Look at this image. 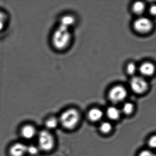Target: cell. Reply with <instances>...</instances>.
I'll return each mask as SVG.
<instances>
[{"instance_id": "cell-5", "label": "cell", "mask_w": 156, "mask_h": 156, "mask_svg": "<svg viewBox=\"0 0 156 156\" xmlns=\"http://www.w3.org/2000/svg\"><path fill=\"white\" fill-rule=\"evenodd\" d=\"M77 16L72 13H66L59 16L57 25L73 30L78 23Z\"/></svg>"}, {"instance_id": "cell-11", "label": "cell", "mask_w": 156, "mask_h": 156, "mask_svg": "<svg viewBox=\"0 0 156 156\" xmlns=\"http://www.w3.org/2000/svg\"><path fill=\"white\" fill-rule=\"evenodd\" d=\"M103 116V112L98 108H93L88 112V118L90 122H96L101 120Z\"/></svg>"}, {"instance_id": "cell-10", "label": "cell", "mask_w": 156, "mask_h": 156, "mask_svg": "<svg viewBox=\"0 0 156 156\" xmlns=\"http://www.w3.org/2000/svg\"><path fill=\"white\" fill-rule=\"evenodd\" d=\"M139 71L143 76L150 77L154 75L155 71V67L153 63L145 62L139 67Z\"/></svg>"}, {"instance_id": "cell-8", "label": "cell", "mask_w": 156, "mask_h": 156, "mask_svg": "<svg viewBox=\"0 0 156 156\" xmlns=\"http://www.w3.org/2000/svg\"><path fill=\"white\" fill-rule=\"evenodd\" d=\"M27 146L22 143L13 144L9 149L11 156H24L27 154Z\"/></svg>"}, {"instance_id": "cell-3", "label": "cell", "mask_w": 156, "mask_h": 156, "mask_svg": "<svg viewBox=\"0 0 156 156\" xmlns=\"http://www.w3.org/2000/svg\"><path fill=\"white\" fill-rule=\"evenodd\" d=\"M38 147L40 150L48 152L53 149L55 145L54 136L47 130L40 131L37 135Z\"/></svg>"}, {"instance_id": "cell-22", "label": "cell", "mask_w": 156, "mask_h": 156, "mask_svg": "<svg viewBox=\"0 0 156 156\" xmlns=\"http://www.w3.org/2000/svg\"><path fill=\"white\" fill-rule=\"evenodd\" d=\"M149 13L152 16H156V5H151L149 8Z\"/></svg>"}, {"instance_id": "cell-6", "label": "cell", "mask_w": 156, "mask_h": 156, "mask_svg": "<svg viewBox=\"0 0 156 156\" xmlns=\"http://www.w3.org/2000/svg\"><path fill=\"white\" fill-rule=\"evenodd\" d=\"M130 86L132 90L138 94H143L147 91L148 84L143 77L135 76L130 82Z\"/></svg>"}, {"instance_id": "cell-13", "label": "cell", "mask_w": 156, "mask_h": 156, "mask_svg": "<svg viewBox=\"0 0 156 156\" xmlns=\"http://www.w3.org/2000/svg\"><path fill=\"white\" fill-rule=\"evenodd\" d=\"M59 122V120L55 117H50L46 120L45 122V125L48 130H53L57 127Z\"/></svg>"}, {"instance_id": "cell-20", "label": "cell", "mask_w": 156, "mask_h": 156, "mask_svg": "<svg viewBox=\"0 0 156 156\" xmlns=\"http://www.w3.org/2000/svg\"><path fill=\"white\" fill-rule=\"evenodd\" d=\"M137 156H156V154L150 149H144L139 152Z\"/></svg>"}, {"instance_id": "cell-1", "label": "cell", "mask_w": 156, "mask_h": 156, "mask_svg": "<svg viewBox=\"0 0 156 156\" xmlns=\"http://www.w3.org/2000/svg\"><path fill=\"white\" fill-rule=\"evenodd\" d=\"M74 39L73 30L57 25L50 36V44L55 51L64 52L68 49Z\"/></svg>"}, {"instance_id": "cell-17", "label": "cell", "mask_w": 156, "mask_h": 156, "mask_svg": "<svg viewBox=\"0 0 156 156\" xmlns=\"http://www.w3.org/2000/svg\"><path fill=\"white\" fill-rule=\"evenodd\" d=\"M39 147L34 145H30L27 146V154H28L31 156L37 155L39 153Z\"/></svg>"}, {"instance_id": "cell-19", "label": "cell", "mask_w": 156, "mask_h": 156, "mask_svg": "<svg viewBox=\"0 0 156 156\" xmlns=\"http://www.w3.org/2000/svg\"><path fill=\"white\" fill-rule=\"evenodd\" d=\"M126 72L129 75H134L136 71V66L134 63H133V62L129 63L126 66Z\"/></svg>"}, {"instance_id": "cell-4", "label": "cell", "mask_w": 156, "mask_h": 156, "mask_svg": "<svg viewBox=\"0 0 156 156\" xmlns=\"http://www.w3.org/2000/svg\"><path fill=\"white\" fill-rule=\"evenodd\" d=\"M127 96L126 89L121 85L112 86L107 92L108 99L114 104H118L122 102L126 99Z\"/></svg>"}, {"instance_id": "cell-2", "label": "cell", "mask_w": 156, "mask_h": 156, "mask_svg": "<svg viewBox=\"0 0 156 156\" xmlns=\"http://www.w3.org/2000/svg\"><path fill=\"white\" fill-rule=\"evenodd\" d=\"M80 119V116L79 111L74 108H69L62 113L59 122L65 129L72 130L76 127Z\"/></svg>"}, {"instance_id": "cell-7", "label": "cell", "mask_w": 156, "mask_h": 156, "mask_svg": "<svg viewBox=\"0 0 156 156\" xmlns=\"http://www.w3.org/2000/svg\"><path fill=\"white\" fill-rule=\"evenodd\" d=\"M135 30L140 34H146L150 32L153 27L151 20L145 17H140L134 22L133 24Z\"/></svg>"}, {"instance_id": "cell-9", "label": "cell", "mask_w": 156, "mask_h": 156, "mask_svg": "<svg viewBox=\"0 0 156 156\" xmlns=\"http://www.w3.org/2000/svg\"><path fill=\"white\" fill-rule=\"evenodd\" d=\"M22 136L26 140H31L35 136L37 131L34 126L27 124L23 126L21 130Z\"/></svg>"}, {"instance_id": "cell-18", "label": "cell", "mask_w": 156, "mask_h": 156, "mask_svg": "<svg viewBox=\"0 0 156 156\" xmlns=\"http://www.w3.org/2000/svg\"><path fill=\"white\" fill-rule=\"evenodd\" d=\"M147 145L150 150H156V134L152 135L147 140Z\"/></svg>"}, {"instance_id": "cell-15", "label": "cell", "mask_w": 156, "mask_h": 156, "mask_svg": "<svg viewBox=\"0 0 156 156\" xmlns=\"http://www.w3.org/2000/svg\"><path fill=\"white\" fill-rule=\"evenodd\" d=\"M134 110V106L131 102H126L124 103L121 109V112L126 115H130Z\"/></svg>"}, {"instance_id": "cell-14", "label": "cell", "mask_w": 156, "mask_h": 156, "mask_svg": "<svg viewBox=\"0 0 156 156\" xmlns=\"http://www.w3.org/2000/svg\"><path fill=\"white\" fill-rule=\"evenodd\" d=\"M145 9V4L142 2H135L133 5L132 9L134 13L137 15H140L144 12Z\"/></svg>"}, {"instance_id": "cell-12", "label": "cell", "mask_w": 156, "mask_h": 156, "mask_svg": "<svg viewBox=\"0 0 156 156\" xmlns=\"http://www.w3.org/2000/svg\"><path fill=\"white\" fill-rule=\"evenodd\" d=\"M106 115L107 117L112 121H117L121 116V110L114 106H111L108 107L106 110Z\"/></svg>"}, {"instance_id": "cell-21", "label": "cell", "mask_w": 156, "mask_h": 156, "mask_svg": "<svg viewBox=\"0 0 156 156\" xmlns=\"http://www.w3.org/2000/svg\"><path fill=\"white\" fill-rule=\"evenodd\" d=\"M6 20L5 15L2 12H0V31L2 30L4 27L6 23Z\"/></svg>"}, {"instance_id": "cell-16", "label": "cell", "mask_w": 156, "mask_h": 156, "mask_svg": "<svg viewBox=\"0 0 156 156\" xmlns=\"http://www.w3.org/2000/svg\"><path fill=\"white\" fill-rule=\"evenodd\" d=\"M99 130L102 133L104 134H107L112 132V126L111 123L109 122H103L99 126Z\"/></svg>"}]
</instances>
